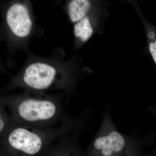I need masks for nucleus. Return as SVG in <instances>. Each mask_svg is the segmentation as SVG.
<instances>
[{"label":"nucleus","mask_w":156,"mask_h":156,"mask_svg":"<svg viewBox=\"0 0 156 156\" xmlns=\"http://www.w3.org/2000/svg\"><path fill=\"white\" fill-rule=\"evenodd\" d=\"M90 7V2L87 0L71 1L68 5L69 14L71 21L78 22L85 18Z\"/></svg>","instance_id":"nucleus-6"},{"label":"nucleus","mask_w":156,"mask_h":156,"mask_svg":"<svg viewBox=\"0 0 156 156\" xmlns=\"http://www.w3.org/2000/svg\"><path fill=\"white\" fill-rule=\"evenodd\" d=\"M6 18L11 30L17 36L23 37L30 33L31 20L27 9L23 5L16 4L10 7Z\"/></svg>","instance_id":"nucleus-5"},{"label":"nucleus","mask_w":156,"mask_h":156,"mask_svg":"<svg viewBox=\"0 0 156 156\" xmlns=\"http://www.w3.org/2000/svg\"><path fill=\"white\" fill-rule=\"evenodd\" d=\"M93 28L87 17H85L74 26V34L83 41H87L92 36Z\"/></svg>","instance_id":"nucleus-7"},{"label":"nucleus","mask_w":156,"mask_h":156,"mask_svg":"<svg viewBox=\"0 0 156 156\" xmlns=\"http://www.w3.org/2000/svg\"><path fill=\"white\" fill-rule=\"evenodd\" d=\"M85 156H137L126 137L109 120H104L98 132L89 146Z\"/></svg>","instance_id":"nucleus-3"},{"label":"nucleus","mask_w":156,"mask_h":156,"mask_svg":"<svg viewBox=\"0 0 156 156\" xmlns=\"http://www.w3.org/2000/svg\"><path fill=\"white\" fill-rule=\"evenodd\" d=\"M3 104L14 123L38 129L56 128L69 122L61 102L52 98L30 97L5 98Z\"/></svg>","instance_id":"nucleus-2"},{"label":"nucleus","mask_w":156,"mask_h":156,"mask_svg":"<svg viewBox=\"0 0 156 156\" xmlns=\"http://www.w3.org/2000/svg\"><path fill=\"white\" fill-rule=\"evenodd\" d=\"M56 74V69L49 65L34 63L25 70L23 82L30 89L44 90L51 87L55 80Z\"/></svg>","instance_id":"nucleus-4"},{"label":"nucleus","mask_w":156,"mask_h":156,"mask_svg":"<svg viewBox=\"0 0 156 156\" xmlns=\"http://www.w3.org/2000/svg\"><path fill=\"white\" fill-rule=\"evenodd\" d=\"M81 116L56 128L38 129L13 123L1 137L3 156H37L58 140L81 131L85 122Z\"/></svg>","instance_id":"nucleus-1"},{"label":"nucleus","mask_w":156,"mask_h":156,"mask_svg":"<svg viewBox=\"0 0 156 156\" xmlns=\"http://www.w3.org/2000/svg\"><path fill=\"white\" fill-rule=\"evenodd\" d=\"M13 121L5 106L1 103L0 106V136L2 137L9 129Z\"/></svg>","instance_id":"nucleus-8"},{"label":"nucleus","mask_w":156,"mask_h":156,"mask_svg":"<svg viewBox=\"0 0 156 156\" xmlns=\"http://www.w3.org/2000/svg\"><path fill=\"white\" fill-rule=\"evenodd\" d=\"M149 47L151 55L156 65V40L154 41L151 42Z\"/></svg>","instance_id":"nucleus-9"}]
</instances>
